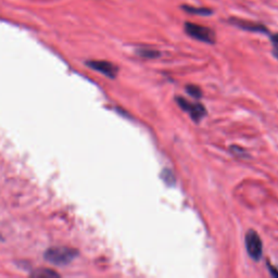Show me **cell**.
I'll list each match as a JSON object with an SVG mask.
<instances>
[{
	"instance_id": "1",
	"label": "cell",
	"mask_w": 278,
	"mask_h": 278,
	"mask_svg": "<svg viewBox=\"0 0 278 278\" xmlns=\"http://www.w3.org/2000/svg\"><path fill=\"white\" fill-rule=\"evenodd\" d=\"M78 257V251L69 247H53L48 249L45 259L54 265H67Z\"/></svg>"
},
{
	"instance_id": "2",
	"label": "cell",
	"mask_w": 278,
	"mask_h": 278,
	"mask_svg": "<svg viewBox=\"0 0 278 278\" xmlns=\"http://www.w3.org/2000/svg\"><path fill=\"white\" fill-rule=\"evenodd\" d=\"M185 32H186L190 37H193L199 41L211 43V45L215 42L214 32L206 26L195 24L192 23V22H186V23H185Z\"/></svg>"
},
{
	"instance_id": "3",
	"label": "cell",
	"mask_w": 278,
	"mask_h": 278,
	"mask_svg": "<svg viewBox=\"0 0 278 278\" xmlns=\"http://www.w3.org/2000/svg\"><path fill=\"white\" fill-rule=\"evenodd\" d=\"M244 243H246V249L250 258L254 261H259L262 258L263 244L257 232L250 230L244 238Z\"/></svg>"
},
{
	"instance_id": "4",
	"label": "cell",
	"mask_w": 278,
	"mask_h": 278,
	"mask_svg": "<svg viewBox=\"0 0 278 278\" xmlns=\"http://www.w3.org/2000/svg\"><path fill=\"white\" fill-rule=\"evenodd\" d=\"M175 101L184 111H186L189 114L190 118L193 119V121L196 123H199L206 116L205 108L201 103L192 102L183 97H176Z\"/></svg>"
},
{
	"instance_id": "5",
	"label": "cell",
	"mask_w": 278,
	"mask_h": 278,
	"mask_svg": "<svg viewBox=\"0 0 278 278\" xmlns=\"http://www.w3.org/2000/svg\"><path fill=\"white\" fill-rule=\"evenodd\" d=\"M86 64L92 70L97 71V72H100L101 74L106 75L110 79H116L119 72L118 67H116L113 63L108 61H95L94 60V61L86 62Z\"/></svg>"
},
{
	"instance_id": "6",
	"label": "cell",
	"mask_w": 278,
	"mask_h": 278,
	"mask_svg": "<svg viewBox=\"0 0 278 278\" xmlns=\"http://www.w3.org/2000/svg\"><path fill=\"white\" fill-rule=\"evenodd\" d=\"M232 23L234 25H236L237 27H240V29L244 30V31H249V32H257V33H269V30L262 24L259 23H254V22L251 21H243V20H238V19H232L231 20Z\"/></svg>"
},
{
	"instance_id": "7",
	"label": "cell",
	"mask_w": 278,
	"mask_h": 278,
	"mask_svg": "<svg viewBox=\"0 0 278 278\" xmlns=\"http://www.w3.org/2000/svg\"><path fill=\"white\" fill-rule=\"evenodd\" d=\"M183 9L187 11L190 14H198V15H211L212 11L206 8H195V7H189V5H183Z\"/></svg>"
},
{
	"instance_id": "8",
	"label": "cell",
	"mask_w": 278,
	"mask_h": 278,
	"mask_svg": "<svg viewBox=\"0 0 278 278\" xmlns=\"http://www.w3.org/2000/svg\"><path fill=\"white\" fill-rule=\"evenodd\" d=\"M161 177L163 181H164L167 185H171V186H174L176 183V177L174 175L173 172L171 170H168V168H164V170L162 171L161 173Z\"/></svg>"
},
{
	"instance_id": "9",
	"label": "cell",
	"mask_w": 278,
	"mask_h": 278,
	"mask_svg": "<svg viewBox=\"0 0 278 278\" xmlns=\"http://www.w3.org/2000/svg\"><path fill=\"white\" fill-rule=\"evenodd\" d=\"M137 53L139 54L140 57L146 58V59H155V58H158V57L160 56V52L159 51L152 50V49H146V48L139 49V50L137 51Z\"/></svg>"
},
{
	"instance_id": "10",
	"label": "cell",
	"mask_w": 278,
	"mask_h": 278,
	"mask_svg": "<svg viewBox=\"0 0 278 278\" xmlns=\"http://www.w3.org/2000/svg\"><path fill=\"white\" fill-rule=\"evenodd\" d=\"M186 91L188 92L190 96L194 97V98H197V99H199V98L202 97V91H201V89L199 88L198 86L187 85L186 86Z\"/></svg>"
},
{
	"instance_id": "11",
	"label": "cell",
	"mask_w": 278,
	"mask_h": 278,
	"mask_svg": "<svg viewBox=\"0 0 278 278\" xmlns=\"http://www.w3.org/2000/svg\"><path fill=\"white\" fill-rule=\"evenodd\" d=\"M33 276L36 277H59V274L51 270H40L33 273Z\"/></svg>"
},
{
	"instance_id": "12",
	"label": "cell",
	"mask_w": 278,
	"mask_h": 278,
	"mask_svg": "<svg viewBox=\"0 0 278 278\" xmlns=\"http://www.w3.org/2000/svg\"><path fill=\"white\" fill-rule=\"evenodd\" d=\"M268 269H269L270 273H271L272 275L275 276V277H278V270L275 268V266L271 265V264H270V262H268Z\"/></svg>"
},
{
	"instance_id": "13",
	"label": "cell",
	"mask_w": 278,
	"mask_h": 278,
	"mask_svg": "<svg viewBox=\"0 0 278 278\" xmlns=\"http://www.w3.org/2000/svg\"><path fill=\"white\" fill-rule=\"evenodd\" d=\"M272 41H273L274 49H278V34L272 36Z\"/></svg>"
}]
</instances>
